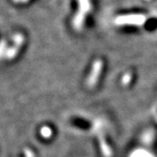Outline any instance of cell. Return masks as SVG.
Listing matches in <instances>:
<instances>
[{"instance_id": "obj_6", "label": "cell", "mask_w": 157, "mask_h": 157, "mask_svg": "<svg viewBox=\"0 0 157 157\" xmlns=\"http://www.w3.org/2000/svg\"><path fill=\"white\" fill-rule=\"evenodd\" d=\"M133 79H134V75L131 72H127L122 75L121 79V82L124 86H128L129 85H131V83L133 82Z\"/></svg>"}, {"instance_id": "obj_5", "label": "cell", "mask_w": 157, "mask_h": 157, "mask_svg": "<svg viewBox=\"0 0 157 157\" xmlns=\"http://www.w3.org/2000/svg\"><path fill=\"white\" fill-rule=\"evenodd\" d=\"M73 125L78 128L84 129V130H86L91 127L89 121L83 118H74L73 120Z\"/></svg>"}, {"instance_id": "obj_9", "label": "cell", "mask_w": 157, "mask_h": 157, "mask_svg": "<svg viewBox=\"0 0 157 157\" xmlns=\"http://www.w3.org/2000/svg\"><path fill=\"white\" fill-rule=\"evenodd\" d=\"M17 52H18V47L17 46H15V47H12L11 49L7 51L6 52V58L9 59H11L13 58H15V56L17 55Z\"/></svg>"}, {"instance_id": "obj_3", "label": "cell", "mask_w": 157, "mask_h": 157, "mask_svg": "<svg viewBox=\"0 0 157 157\" xmlns=\"http://www.w3.org/2000/svg\"><path fill=\"white\" fill-rule=\"evenodd\" d=\"M104 67H105V63L101 58H97L92 62L89 73L87 74V77L86 79V85L88 88L90 89L94 88L98 85L102 76Z\"/></svg>"}, {"instance_id": "obj_11", "label": "cell", "mask_w": 157, "mask_h": 157, "mask_svg": "<svg viewBox=\"0 0 157 157\" xmlns=\"http://www.w3.org/2000/svg\"><path fill=\"white\" fill-rule=\"evenodd\" d=\"M142 1H144L145 3H155V2H156L157 0H142Z\"/></svg>"}, {"instance_id": "obj_7", "label": "cell", "mask_w": 157, "mask_h": 157, "mask_svg": "<svg viewBox=\"0 0 157 157\" xmlns=\"http://www.w3.org/2000/svg\"><path fill=\"white\" fill-rule=\"evenodd\" d=\"M40 135L44 138V139H50L51 137L53 135V131L48 126H44L40 128Z\"/></svg>"}, {"instance_id": "obj_10", "label": "cell", "mask_w": 157, "mask_h": 157, "mask_svg": "<svg viewBox=\"0 0 157 157\" xmlns=\"http://www.w3.org/2000/svg\"><path fill=\"white\" fill-rule=\"evenodd\" d=\"M24 153H25V157H36L35 156V154L33 153V150H31V149H29V148H25Z\"/></svg>"}, {"instance_id": "obj_8", "label": "cell", "mask_w": 157, "mask_h": 157, "mask_svg": "<svg viewBox=\"0 0 157 157\" xmlns=\"http://www.w3.org/2000/svg\"><path fill=\"white\" fill-rule=\"evenodd\" d=\"M130 157H153L150 153H148L146 150L144 149H137V150H135L134 152H132Z\"/></svg>"}, {"instance_id": "obj_1", "label": "cell", "mask_w": 157, "mask_h": 157, "mask_svg": "<svg viewBox=\"0 0 157 157\" xmlns=\"http://www.w3.org/2000/svg\"><path fill=\"white\" fill-rule=\"evenodd\" d=\"M96 11V0H70V28L75 33H82L91 26Z\"/></svg>"}, {"instance_id": "obj_2", "label": "cell", "mask_w": 157, "mask_h": 157, "mask_svg": "<svg viewBox=\"0 0 157 157\" xmlns=\"http://www.w3.org/2000/svg\"><path fill=\"white\" fill-rule=\"evenodd\" d=\"M152 12L140 9H127L118 11L113 17V25L124 32H146Z\"/></svg>"}, {"instance_id": "obj_4", "label": "cell", "mask_w": 157, "mask_h": 157, "mask_svg": "<svg viewBox=\"0 0 157 157\" xmlns=\"http://www.w3.org/2000/svg\"><path fill=\"white\" fill-rule=\"evenodd\" d=\"M98 140H99V148H100V151H101L102 156L112 157L113 150L111 147L107 143L106 137L103 135H99Z\"/></svg>"}]
</instances>
